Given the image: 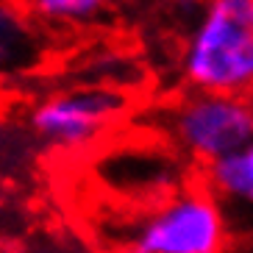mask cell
<instances>
[{
	"label": "cell",
	"instance_id": "obj_8",
	"mask_svg": "<svg viewBox=\"0 0 253 253\" xmlns=\"http://www.w3.org/2000/svg\"><path fill=\"white\" fill-rule=\"evenodd\" d=\"M209 3H214V0H209Z\"/></svg>",
	"mask_w": 253,
	"mask_h": 253
},
{
	"label": "cell",
	"instance_id": "obj_3",
	"mask_svg": "<svg viewBox=\"0 0 253 253\" xmlns=\"http://www.w3.org/2000/svg\"><path fill=\"white\" fill-rule=\"evenodd\" d=\"M167 134L178 150L209 167L253 139V97L186 92L167 112Z\"/></svg>",
	"mask_w": 253,
	"mask_h": 253
},
{
	"label": "cell",
	"instance_id": "obj_4",
	"mask_svg": "<svg viewBox=\"0 0 253 253\" xmlns=\"http://www.w3.org/2000/svg\"><path fill=\"white\" fill-rule=\"evenodd\" d=\"M126 106V97L117 89L86 86L42 100L31 114V126L56 148H84L103 134Z\"/></svg>",
	"mask_w": 253,
	"mask_h": 253
},
{
	"label": "cell",
	"instance_id": "obj_5",
	"mask_svg": "<svg viewBox=\"0 0 253 253\" xmlns=\"http://www.w3.org/2000/svg\"><path fill=\"white\" fill-rule=\"evenodd\" d=\"M203 184L220 201L234 239L253 242V139L237 153L209 164Z\"/></svg>",
	"mask_w": 253,
	"mask_h": 253
},
{
	"label": "cell",
	"instance_id": "obj_6",
	"mask_svg": "<svg viewBox=\"0 0 253 253\" xmlns=\"http://www.w3.org/2000/svg\"><path fill=\"white\" fill-rule=\"evenodd\" d=\"M25 50H28V28L23 14L11 3L0 0V70L17 64Z\"/></svg>",
	"mask_w": 253,
	"mask_h": 253
},
{
	"label": "cell",
	"instance_id": "obj_7",
	"mask_svg": "<svg viewBox=\"0 0 253 253\" xmlns=\"http://www.w3.org/2000/svg\"><path fill=\"white\" fill-rule=\"evenodd\" d=\"M106 6V0H34V8H37L39 17L45 20H89L95 17L100 8Z\"/></svg>",
	"mask_w": 253,
	"mask_h": 253
},
{
	"label": "cell",
	"instance_id": "obj_9",
	"mask_svg": "<svg viewBox=\"0 0 253 253\" xmlns=\"http://www.w3.org/2000/svg\"><path fill=\"white\" fill-rule=\"evenodd\" d=\"M31 3H34V0H31Z\"/></svg>",
	"mask_w": 253,
	"mask_h": 253
},
{
	"label": "cell",
	"instance_id": "obj_1",
	"mask_svg": "<svg viewBox=\"0 0 253 253\" xmlns=\"http://www.w3.org/2000/svg\"><path fill=\"white\" fill-rule=\"evenodd\" d=\"M189 89L253 97V0H214L201 11L181 53Z\"/></svg>",
	"mask_w": 253,
	"mask_h": 253
},
{
	"label": "cell",
	"instance_id": "obj_2",
	"mask_svg": "<svg viewBox=\"0 0 253 253\" xmlns=\"http://www.w3.org/2000/svg\"><path fill=\"white\" fill-rule=\"evenodd\" d=\"M231 225L214 192L184 186L136 220L128 248L131 253H225Z\"/></svg>",
	"mask_w": 253,
	"mask_h": 253
}]
</instances>
